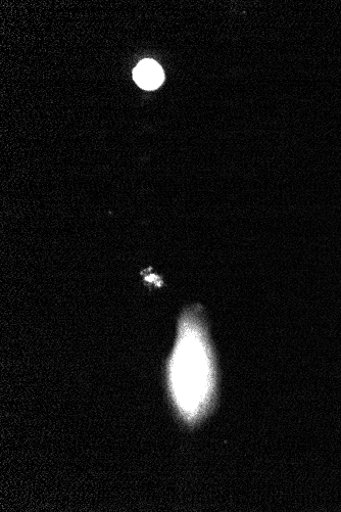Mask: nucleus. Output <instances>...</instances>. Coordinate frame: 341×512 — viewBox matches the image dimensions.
Returning a JSON list of instances; mask_svg holds the SVG:
<instances>
[{"mask_svg":"<svg viewBox=\"0 0 341 512\" xmlns=\"http://www.w3.org/2000/svg\"><path fill=\"white\" fill-rule=\"evenodd\" d=\"M172 396L187 420H196L209 408L215 388L212 350L201 319L188 313L180 322L169 362Z\"/></svg>","mask_w":341,"mask_h":512,"instance_id":"f257e3e1","label":"nucleus"},{"mask_svg":"<svg viewBox=\"0 0 341 512\" xmlns=\"http://www.w3.org/2000/svg\"><path fill=\"white\" fill-rule=\"evenodd\" d=\"M135 82L143 89L154 90L161 86L165 79L162 67L153 60H143L133 71Z\"/></svg>","mask_w":341,"mask_h":512,"instance_id":"f03ea898","label":"nucleus"}]
</instances>
